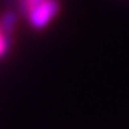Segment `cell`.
Masks as SVG:
<instances>
[{"mask_svg": "<svg viewBox=\"0 0 129 129\" xmlns=\"http://www.w3.org/2000/svg\"><path fill=\"white\" fill-rule=\"evenodd\" d=\"M59 10H60L59 0H44L42 4H39L37 7L29 10L25 15H27V20H29L30 27H34L37 30H42L55 19Z\"/></svg>", "mask_w": 129, "mask_h": 129, "instance_id": "cell-1", "label": "cell"}, {"mask_svg": "<svg viewBox=\"0 0 129 129\" xmlns=\"http://www.w3.org/2000/svg\"><path fill=\"white\" fill-rule=\"evenodd\" d=\"M15 22H17V17H15L14 12H7V14H4V17H2V20H0L4 30L9 34V35H12V32H14Z\"/></svg>", "mask_w": 129, "mask_h": 129, "instance_id": "cell-2", "label": "cell"}, {"mask_svg": "<svg viewBox=\"0 0 129 129\" xmlns=\"http://www.w3.org/2000/svg\"><path fill=\"white\" fill-rule=\"evenodd\" d=\"M9 40H10V35L4 30L2 24H0V57L7 52V49H9Z\"/></svg>", "mask_w": 129, "mask_h": 129, "instance_id": "cell-3", "label": "cell"}, {"mask_svg": "<svg viewBox=\"0 0 129 129\" xmlns=\"http://www.w3.org/2000/svg\"><path fill=\"white\" fill-rule=\"evenodd\" d=\"M44 0H19V5L20 9H22V12L24 14H27L29 10H32L34 7H37L39 4H42Z\"/></svg>", "mask_w": 129, "mask_h": 129, "instance_id": "cell-4", "label": "cell"}]
</instances>
